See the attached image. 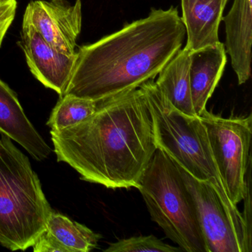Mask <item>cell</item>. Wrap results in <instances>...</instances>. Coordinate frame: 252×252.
<instances>
[{
  "label": "cell",
  "instance_id": "cell-6",
  "mask_svg": "<svg viewBox=\"0 0 252 252\" xmlns=\"http://www.w3.org/2000/svg\"><path fill=\"white\" fill-rule=\"evenodd\" d=\"M200 118L227 195L237 206L244 196L245 176L252 161V115L224 119L205 110Z\"/></svg>",
  "mask_w": 252,
  "mask_h": 252
},
{
  "label": "cell",
  "instance_id": "cell-15",
  "mask_svg": "<svg viewBox=\"0 0 252 252\" xmlns=\"http://www.w3.org/2000/svg\"><path fill=\"white\" fill-rule=\"evenodd\" d=\"M189 66V52L185 48L179 50L160 70L156 83L177 110L197 116L191 100Z\"/></svg>",
  "mask_w": 252,
  "mask_h": 252
},
{
  "label": "cell",
  "instance_id": "cell-2",
  "mask_svg": "<svg viewBox=\"0 0 252 252\" xmlns=\"http://www.w3.org/2000/svg\"><path fill=\"white\" fill-rule=\"evenodd\" d=\"M185 36L178 8L153 9L146 18L80 48L64 95L98 101L138 88L160 73Z\"/></svg>",
  "mask_w": 252,
  "mask_h": 252
},
{
  "label": "cell",
  "instance_id": "cell-14",
  "mask_svg": "<svg viewBox=\"0 0 252 252\" xmlns=\"http://www.w3.org/2000/svg\"><path fill=\"white\" fill-rule=\"evenodd\" d=\"M189 79L193 107L197 116L206 109L226 64L225 45L212 46L189 53Z\"/></svg>",
  "mask_w": 252,
  "mask_h": 252
},
{
  "label": "cell",
  "instance_id": "cell-7",
  "mask_svg": "<svg viewBox=\"0 0 252 252\" xmlns=\"http://www.w3.org/2000/svg\"><path fill=\"white\" fill-rule=\"evenodd\" d=\"M175 164L194 201L207 252H252V243L236 223L215 189Z\"/></svg>",
  "mask_w": 252,
  "mask_h": 252
},
{
  "label": "cell",
  "instance_id": "cell-19",
  "mask_svg": "<svg viewBox=\"0 0 252 252\" xmlns=\"http://www.w3.org/2000/svg\"><path fill=\"white\" fill-rule=\"evenodd\" d=\"M251 172H252V161L249 163L248 166L247 172L245 176L246 187H245L244 196L243 200H244V209L242 213L245 226L249 237L252 238V194H251Z\"/></svg>",
  "mask_w": 252,
  "mask_h": 252
},
{
  "label": "cell",
  "instance_id": "cell-13",
  "mask_svg": "<svg viewBox=\"0 0 252 252\" xmlns=\"http://www.w3.org/2000/svg\"><path fill=\"white\" fill-rule=\"evenodd\" d=\"M228 0H181L187 42L191 53L220 42L218 29Z\"/></svg>",
  "mask_w": 252,
  "mask_h": 252
},
{
  "label": "cell",
  "instance_id": "cell-9",
  "mask_svg": "<svg viewBox=\"0 0 252 252\" xmlns=\"http://www.w3.org/2000/svg\"><path fill=\"white\" fill-rule=\"evenodd\" d=\"M22 48L32 74L44 86L64 95L73 74L77 54L66 55L48 43L39 32L23 23Z\"/></svg>",
  "mask_w": 252,
  "mask_h": 252
},
{
  "label": "cell",
  "instance_id": "cell-17",
  "mask_svg": "<svg viewBox=\"0 0 252 252\" xmlns=\"http://www.w3.org/2000/svg\"><path fill=\"white\" fill-rule=\"evenodd\" d=\"M106 252H178L180 248L163 243L156 236H138L123 239L111 243Z\"/></svg>",
  "mask_w": 252,
  "mask_h": 252
},
{
  "label": "cell",
  "instance_id": "cell-20",
  "mask_svg": "<svg viewBox=\"0 0 252 252\" xmlns=\"http://www.w3.org/2000/svg\"><path fill=\"white\" fill-rule=\"evenodd\" d=\"M11 0H0V4L5 3V2H9Z\"/></svg>",
  "mask_w": 252,
  "mask_h": 252
},
{
  "label": "cell",
  "instance_id": "cell-1",
  "mask_svg": "<svg viewBox=\"0 0 252 252\" xmlns=\"http://www.w3.org/2000/svg\"><path fill=\"white\" fill-rule=\"evenodd\" d=\"M51 134L59 162L70 165L83 181L113 189H138L157 150L139 88L98 101L88 119Z\"/></svg>",
  "mask_w": 252,
  "mask_h": 252
},
{
  "label": "cell",
  "instance_id": "cell-11",
  "mask_svg": "<svg viewBox=\"0 0 252 252\" xmlns=\"http://www.w3.org/2000/svg\"><path fill=\"white\" fill-rule=\"evenodd\" d=\"M222 20L226 34L225 52L231 57L239 85H243L251 76L252 0H234L231 10Z\"/></svg>",
  "mask_w": 252,
  "mask_h": 252
},
{
  "label": "cell",
  "instance_id": "cell-10",
  "mask_svg": "<svg viewBox=\"0 0 252 252\" xmlns=\"http://www.w3.org/2000/svg\"><path fill=\"white\" fill-rule=\"evenodd\" d=\"M0 132L18 143L35 160L49 157L51 149L29 121L17 94L0 79Z\"/></svg>",
  "mask_w": 252,
  "mask_h": 252
},
{
  "label": "cell",
  "instance_id": "cell-16",
  "mask_svg": "<svg viewBox=\"0 0 252 252\" xmlns=\"http://www.w3.org/2000/svg\"><path fill=\"white\" fill-rule=\"evenodd\" d=\"M98 102L75 95H63L53 110L47 125L55 131L75 126L95 113Z\"/></svg>",
  "mask_w": 252,
  "mask_h": 252
},
{
  "label": "cell",
  "instance_id": "cell-5",
  "mask_svg": "<svg viewBox=\"0 0 252 252\" xmlns=\"http://www.w3.org/2000/svg\"><path fill=\"white\" fill-rule=\"evenodd\" d=\"M151 220L182 252H207L191 194L175 162L157 149L140 178Z\"/></svg>",
  "mask_w": 252,
  "mask_h": 252
},
{
  "label": "cell",
  "instance_id": "cell-4",
  "mask_svg": "<svg viewBox=\"0 0 252 252\" xmlns=\"http://www.w3.org/2000/svg\"><path fill=\"white\" fill-rule=\"evenodd\" d=\"M53 212L29 158L11 139L0 138V244L11 251L32 247Z\"/></svg>",
  "mask_w": 252,
  "mask_h": 252
},
{
  "label": "cell",
  "instance_id": "cell-18",
  "mask_svg": "<svg viewBox=\"0 0 252 252\" xmlns=\"http://www.w3.org/2000/svg\"><path fill=\"white\" fill-rule=\"evenodd\" d=\"M17 7L16 0L0 4V47L2 46L4 37L14 21Z\"/></svg>",
  "mask_w": 252,
  "mask_h": 252
},
{
  "label": "cell",
  "instance_id": "cell-12",
  "mask_svg": "<svg viewBox=\"0 0 252 252\" xmlns=\"http://www.w3.org/2000/svg\"><path fill=\"white\" fill-rule=\"evenodd\" d=\"M101 238V234L53 210L32 247L35 252H89Z\"/></svg>",
  "mask_w": 252,
  "mask_h": 252
},
{
  "label": "cell",
  "instance_id": "cell-3",
  "mask_svg": "<svg viewBox=\"0 0 252 252\" xmlns=\"http://www.w3.org/2000/svg\"><path fill=\"white\" fill-rule=\"evenodd\" d=\"M138 88L144 94L151 115L157 149L164 152L196 179L209 183L220 196L236 223L252 242L241 212L227 195L200 116H188L177 110L153 79Z\"/></svg>",
  "mask_w": 252,
  "mask_h": 252
},
{
  "label": "cell",
  "instance_id": "cell-8",
  "mask_svg": "<svg viewBox=\"0 0 252 252\" xmlns=\"http://www.w3.org/2000/svg\"><path fill=\"white\" fill-rule=\"evenodd\" d=\"M82 2L37 0L26 8L23 23L33 26L51 46L66 55L76 54V40L82 30Z\"/></svg>",
  "mask_w": 252,
  "mask_h": 252
}]
</instances>
